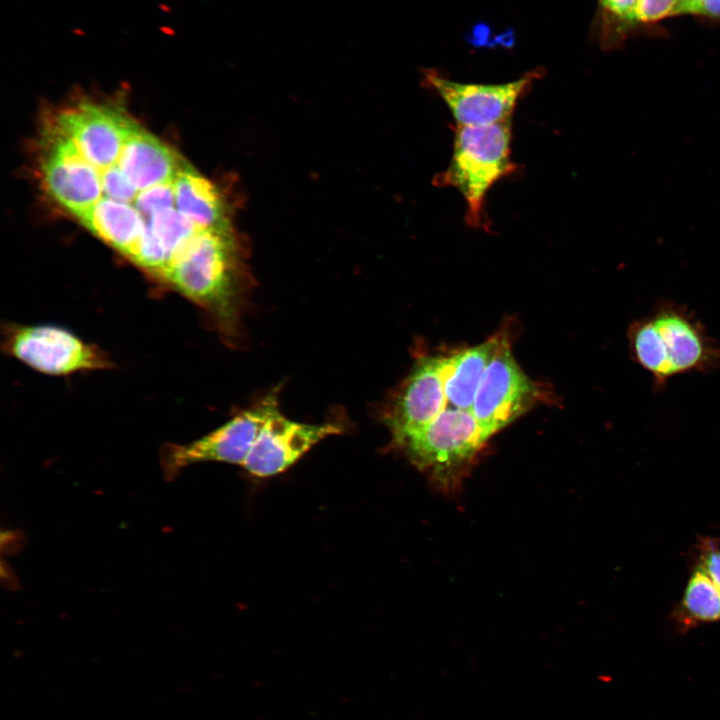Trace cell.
<instances>
[{
    "instance_id": "obj_5",
    "label": "cell",
    "mask_w": 720,
    "mask_h": 720,
    "mask_svg": "<svg viewBox=\"0 0 720 720\" xmlns=\"http://www.w3.org/2000/svg\"><path fill=\"white\" fill-rule=\"evenodd\" d=\"M1 335L3 353L42 374L70 376L115 366L108 352L58 325L7 322Z\"/></svg>"
},
{
    "instance_id": "obj_9",
    "label": "cell",
    "mask_w": 720,
    "mask_h": 720,
    "mask_svg": "<svg viewBox=\"0 0 720 720\" xmlns=\"http://www.w3.org/2000/svg\"><path fill=\"white\" fill-rule=\"evenodd\" d=\"M341 431L336 423L293 421L277 407L263 424L242 466L257 477L282 473L315 444Z\"/></svg>"
},
{
    "instance_id": "obj_15",
    "label": "cell",
    "mask_w": 720,
    "mask_h": 720,
    "mask_svg": "<svg viewBox=\"0 0 720 720\" xmlns=\"http://www.w3.org/2000/svg\"><path fill=\"white\" fill-rule=\"evenodd\" d=\"M688 0H638L637 25L652 24L668 17L687 14Z\"/></svg>"
},
{
    "instance_id": "obj_2",
    "label": "cell",
    "mask_w": 720,
    "mask_h": 720,
    "mask_svg": "<svg viewBox=\"0 0 720 720\" xmlns=\"http://www.w3.org/2000/svg\"><path fill=\"white\" fill-rule=\"evenodd\" d=\"M631 360L648 372L656 391L686 373L720 368V346L686 305L662 299L627 329Z\"/></svg>"
},
{
    "instance_id": "obj_12",
    "label": "cell",
    "mask_w": 720,
    "mask_h": 720,
    "mask_svg": "<svg viewBox=\"0 0 720 720\" xmlns=\"http://www.w3.org/2000/svg\"><path fill=\"white\" fill-rule=\"evenodd\" d=\"M670 619L679 633L700 625L720 622V590L698 568L691 574Z\"/></svg>"
},
{
    "instance_id": "obj_4",
    "label": "cell",
    "mask_w": 720,
    "mask_h": 720,
    "mask_svg": "<svg viewBox=\"0 0 720 720\" xmlns=\"http://www.w3.org/2000/svg\"><path fill=\"white\" fill-rule=\"evenodd\" d=\"M487 440L471 410L447 407L399 447L440 491L452 493Z\"/></svg>"
},
{
    "instance_id": "obj_13",
    "label": "cell",
    "mask_w": 720,
    "mask_h": 720,
    "mask_svg": "<svg viewBox=\"0 0 720 720\" xmlns=\"http://www.w3.org/2000/svg\"><path fill=\"white\" fill-rule=\"evenodd\" d=\"M638 0H598L600 41L612 48L637 26L635 11Z\"/></svg>"
},
{
    "instance_id": "obj_11",
    "label": "cell",
    "mask_w": 720,
    "mask_h": 720,
    "mask_svg": "<svg viewBox=\"0 0 720 720\" xmlns=\"http://www.w3.org/2000/svg\"><path fill=\"white\" fill-rule=\"evenodd\" d=\"M502 335L440 357L448 407L471 410L482 376L494 357Z\"/></svg>"
},
{
    "instance_id": "obj_8",
    "label": "cell",
    "mask_w": 720,
    "mask_h": 720,
    "mask_svg": "<svg viewBox=\"0 0 720 720\" xmlns=\"http://www.w3.org/2000/svg\"><path fill=\"white\" fill-rule=\"evenodd\" d=\"M423 81L446 104L456 125L483 126L512 120L519 100L529 91L541 72L534 70L522 77L498 84L462 83L430 69Z\"/></svg>"
},
{
    "instance_id": "obj_6",
    "label": "cell",
    "mask_w": 720,
    "mask_h": 720,
    "mask_svg": "<svg viewBox=\"0 0 720 720\" xmlns=\"http://www.w3.org/2000/svg\"><path fill=\"white\" fill-rule=\"evenodd\" d=\"M277 407V396L270 394L197 440L167 443L160 450L165 477L173 479L184 468L202 462L243 465L263 424Z\"/></svg>"
},
{
    "instance_id": "obj_3",
    "label": "cell",
    "mask_w": 720,
    "mask_h": 720,
    "mask_svg": "<svg viewBox=\"0 0 720 720\" xmlns=\"http://www.w3.org/2000/svg\"><path fill=\"white\" fill-rule=\"evenodd\" d=\"M511 120L483 126L456 125L448 167L434 178L440 187H453L466 203L465 221L488 230L486 196L492 186L513 174Z\"/></svg>"
},
{
    "instance_id": "obj_7",
    "label": "cell",
    "mask_w": 720,
    "mask_h": 720,
    "mask_svg": "<svg viewBox=\"0 0 720 720\" xmlns=\"http://www.w3.org/2000/svg\"><path fill=\"white\" fill-rule=\"evenodd\" d=\"M540 399V390L516 362L502 335L497 351L486 368L471 412L489 439L527 412Z\"/></svg>"
},
{
    "instance_id": "obj_1",
    "label": "cell",
    "mask_w": 720,
    "mask_h": 720,
    "mask_svg": "<svg viewBox=\"0 0 720 720\" xmlns=\"http://www.w3.org/2000/svg\"><path fill=\"white\" fill-rule=\"evenodd\" d=\"M33 167L57 207L189 302L237 234L224 191L120 104L78 97L46 112Z\"/></svg>"
},
{
    "instance_id": "obj_10",
    "label": "cell",
    "mask_w": 720,
    "mask_h": 720,
    "mask_svg": "<svg viewBox=\"0 0 720 720\" xmlns=\"http://www.w3.org/2000/svg\"><path fill=\"white\" fill-rule=\"evenodd\" d=\"M448 407L440 356L420 359L387 415L394 442L400 446L422 431Z\"/></svg>"
},
{
    "instance_id": "obj_14",
    "label": "cell",
    "mask_w": 720,
    "mask_h": 720,
    "mask_svg": "<svg viewBox=\"0 0 720 720\" xmlns=\"http://www.w3.org/2000/svg\"><path fill=\"white\" fill-rule=\"evenodd\" d=\"M691 554L692 567L701 570L720 590V539L698 537Z\"/></svg>"
},
{
    "instance_id": "obj_16",
    "label": "cell",
    "mask_w": 720,
    "mask_h": 720,
    "mask_svg": "<svg viewBox=\"0 0 720 720\" xmlns=\"http://www.w3.org/2000/svg\"><path fill=\"white\" fill-rule=\"evenodd\" d=\"M687 14L720 20V0H688Z\"/></svg>"
}]
</instances>
